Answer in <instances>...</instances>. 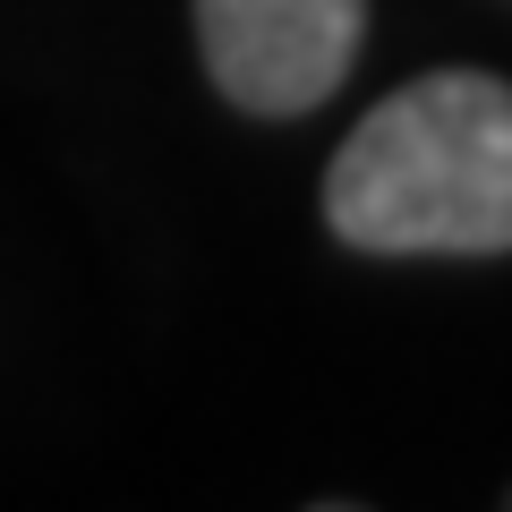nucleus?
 <instances>
[{
	"mask_svg": "<svg viewBox=\"0 0 512 512\" xmlns=\"http://www.w3.org/2000/svg\"><path fill=\"white\" fill-rule=\"evenodd\" d=\"M367 43V0H197L205 77L248 120H308L342 94Z\"/></svg>",
	"mask_w": 512,
	"mask_h": 512,
	"instance_id": "f03ea898",
	"label": "nucleus"
},
{
	"mask_svg": "<svg viewBox=\"0 0 512 512\" xmlns=\"http://www.w3.org/2000/svg\"><path fill=\"white\" fill-rule=\"evenodd\" d=\"M325 222L359 256H512V86L427 69L325 163Z\"/></svg>",
	"mask_w": 512,
	"mask_h": 512,
	"instance_id": "f257e3e1",
	"label": "nucleus"
}]
</instances>
